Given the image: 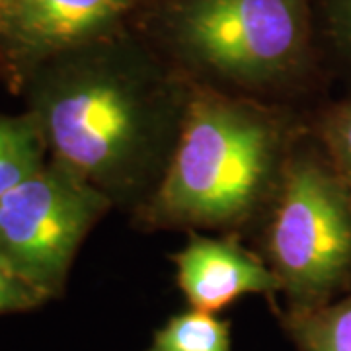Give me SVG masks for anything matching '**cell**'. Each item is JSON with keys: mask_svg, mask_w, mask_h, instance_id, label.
Wrapping results in <instances>:
<instances>
[{"mask_svg": "<svg viewBox=\"0 0 351 351\" xmlns=\"http://www.w3.org/2000/svg\"><path fill=\"white\" fill-rule=\"evenodd\" d=\"M112 38L29 73V113L51 158L113 203H149L172 160L193 86Z\"/></svg>", "mask_w": 351, "mask_h": 351, "instance_id": "cell-1", "label": "cell"}, {"mask_svg": "<svg viewBox=\"0 0 351 351\" xmlns=\"http://www.w3.org/2000/svg\"><path fill=\"white\" fill-rule=\"evenodd\" d=\"M281 113L193 86L184 127L145 217L156 226L239 228L271 205L293 147Z\"/></svg>", "mask_w": 351, "mask_h": 351, "instance_id": "cell-2", "label": "cell"}, {"mask_svg": "<svg viewBox=\"0 0 351 351\" xmlns=\"http://www.w3.org/2000/svg\"><path fill=\"white\" fill-rule=\"evenodd\" d=\"M267 265L287 311H308L351 291V188L322 143L293 147L269 205Z\"/></svg>", "mask_w": 351, "mask_h": 351, "instance_id": "cell-3", "label": "cell"}, {"mask_svg": "<svg viewBox=\"0 0 351 351\" xmlns=\"http://www.w3.org/2000/svg\"><path fill=\"white\" fill-rule=\"evenodd\" d=\"M168 34L189 69L239 90L283 86L311 61L308 0H176Z\"/></svg>", "mask_w": 351, "mask_h": 351, "instance_id": "cell-4", "label": "cell"}, {"mask_svg": "<svg viewBox=\"0 0 351 351\" xmlns=\"http://www.w3.org/2000/svg\"><path fill=\"white\" fill-rule=\"evenodd\" d=\"M113 201L51 158L0 197V262L45 299L64 287L76 252Z\"/></svg>", "mask_w": 351, "mask_h": 351, "instance_id": "cell-5", "label": "cell"}, {"mask_svg": "<svg viewBox=\"0 0 351 351\" xmlns=\"http://www.w3.org/2000/svg\"><path fill=\"white\" fill-rule=\"evenodd\" d=\"M141 0H0V53L32 73L64 53L112 38Z\"/></svg>", "mask_w": 351, "mask_h": 351, "instance_id": "cell-6", "label": "cell"}, {"mask_svg": "<svg viewBox=\"0 0 351 351\" xmlns=\"http://www.w3.org/2000/svg\"><path fill=\"white\" fill-rule=\"evenodd\" d=\"M176 281L191 308L221 313L246 295L274 299L281 283L267 262L232 239H211L191 232L174 254Z\"/></svg>", "mask_w": 351, "mask_h": 351, "instance_id": "cell-7", "label": "cell"}, {"mask_svg": "<svg viewBox=\"0 0 351 351\" xmlns=\"http://www.w3.org/2000/svg\"><path fill=\"white\" fill-rule=\"evenodd\" d=\"M281 324L301 351H351V291L316 308L285 311Z\"/></svg>", "mask_w": 351, "mask_h": 351, "instance_id": "cell-8", "label": "cell"}, {"mask_svg": "<svg viewBox=\"0 0 351 351\" xmlns=\"http://www.w3.org/2000/svg\"><path fill=\"white\" fill-rule=\"evenodd\" d=\"M47 145L38 119L2 115L0 121V197L45 166Z\"/></svg>", "mask_w": 351, "mask_h": 351, "instance_id": "cell-9", "label": "cell"}, {"mask_svg": "<svg viewBox=\"0 0 351 351\" xmlns=\"http://www.w3.org/2000/svg\"><path fill=\"white\" fill-rule=\"evenodd\" d=\"M230 322L191 308L168 318L145 351H230Z\"/></svg>", "mask_w": 351, "mask_h": 351, "instance_id": "cell-10", "label": "cell"}, {"mask_svg": "<svg viewBox=\"0 0 351 351\" xmlns=\"http://www.w3.org/2000/svg\"><path fill=\"white\" fill-rule=\"evenodd\" d=\"M318 137L351 188V100L332 106L320 119Z\"/></svg>", "mask_w": 351, "mask_h": 351, "instance_id": "cell-11", "label": "cell"}, {"mask_svg": "<svg viewBox=\"0 0 351 351\" xmlns=\"http://www.w3.org/2000/svg\"><path fill=\"white\" fill-rule=\"evenodd\" d=\"M45 301L41 293L0 262V314L34 311Z\"/></svg>", "mask_w": 351, "mask_h": 351, "instance_id": "cell-12", "label": "cell"}, {"mask_svg": "<svg viewBox=\"0 0 351 351\" xmlns=\"http://www.w3.org/2000/svg\"><path fill=\"white\" fill-rule=\"evenodd\" d=\"M322 12L332 45L351 63V0H322Z\"/></svg>", "mask_w": 351, "mask_h": 351, "instance_id": "cell-13", "label": "cell"}, {"mask_svg": "<svg viewBox=\"0 0 351 351\" xmlns=\"http://www.w3.org/2000/svg\"><path fill=\"white\" fill-rule=\"evenodd\" d=\"M0 121H2V115H0Z\"/></svg>", "mask_w": 351, "mask_h": 351, "instance_id": "cell-14", "label": "cell"}]
</instances>
